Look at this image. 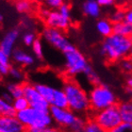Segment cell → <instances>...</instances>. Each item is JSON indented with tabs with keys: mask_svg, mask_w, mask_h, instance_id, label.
<instances>
[{
	"mask_svg": "<svg viewBox=\"0 0 132 132\" xmlns=\"http://www.w3.org/2000/svg\"><path fill=\"white\" fill-rule=\"evenodd\" d=\"M132 48V39L113 33L105 38L100 47V54L107 61L114 62L128 58Z\"/></svg>",
	"mask_w": 132,
	"mask_h": 132,
	"instance_id": "6da1fadb",
	"label": "cell"
},
{
	"mask_svg": "<svg viewBox=\"0 0 132 132\" xmlns=\"http://www.w3.org/2000/svg\"><path fill=\"white\" fill-rule=\"evenodd\" d=\"M62 90L67 97L68 109L76 114L85 113L91 108L89 94L75 80L66 81Z\"/></svg>",
	"mask_w": 132,
	"mask_h": 132,
	"instance_id": "7a4b0ae2",
	"label": "cell"
},
{
	"mask_svg": "<svg viewBox=\"0 0 132 132\" xmlns=\"http://www.w3.org/2000/svg\"><path fill=\"white\" fill-rule=\"evenodd\" d=\"M49 113L55 124L62 128H67L71 132L82 130L86 124L85 120L82 117L77 116V114L69 109H60L51 106Z\"/></svg>",
	"mask_w": 132,
	"mask_h": 132,
	"instance_id": "3957f363",
	"label": "cell"
},
{
	"mask_svg": "<svg viewBox=\"0 0 132 132\" xmlns=\"http://www.w3.org/2000/svg\"><path fill=\"white\" fill-rule=\"evenodd\" d=\"M89 99L92 110L96 112L115 106L117 103V97L114 92L108 85L102 83L91 89L89 92Z\"/></svg>",
	"mask_w": 132,
	"mask_h": 132,
	"instance_id": "277c9868",
	"label": "cell"
},
{
	"mask_svg": "<svg viewBox=\"0 0 132 132\" xmlns=\"http://www.w3.org/2000/svg\"><path fill=\"white\" fill-rule=\"evenodd\" d=\"M16 118L26 128H44L52 127L53 120L49 111H44L28 108L27 110L16 112Z\"/></svg>",
	"mask_w": 132,
	"mask_h": 132,
	"instance_id": "5b68a950",
	"label": "cell"
},
{
	"mask_svg": "<svg viewBox=\"0 0 132 132\" xmlns=\"http://www.w3.org/2000/svg\"><path fill=\"white\" fill-rule=\"evenodd\" d=\"M62 54L64 57V69L68 77H73L80 74L85 75L92 67L83 53L74 45Z\"/></svg>",
	"mask_w": 132,
	"mask_h": 132,
	"instance_id": "8992f818",
	"label": "cell"
},
{
	"mask_svg": "<svg viewBox=\"0 0 132 132\" xmlns=\"http://www.w3.org/2000/svg\"><path fill=\"white\" fill-rule=\"evenodd\" d=\"M94 121L105 132H110L122 124V117L117 105L95 113Z\"/></svg>",
	"mask_w": 132,
	"mask_h": 132,
	"instance_id": "52a82bcc",
	"label": "cell"
},
{
	"mask_svg": "<svg viewBox=\"0 0 132 132\" xmlns=\"http://www.w3.org/2000/svg\"><path fill=\"white\" fill-rule=\"evenodd\" d=\"M47 28L58 30H66L71 25V8L67 3L57 11H50L47 17L44 19Z\"/></svg>",
	"mask_w": 132,
	"mask_h": 132,
	"instance_id": "ba28073f",
	"label": "cell"
},
{
	"mask_svg": "<svg viewBox=\"0 0 132 132\" xmlns=\"http://www.w3.org/2000/svg\"><path fill=\"white\" fill-rule=\"evenodd\" d=\"M43 39L52 47L64 53L71 48L73 44L69 42L66 36L61 30L51 28H45L43 31Z\"/></svg>",
	"mask_w": 132,
	"mask_h": 132,
	"instance_id": "9c48e42d",
	"label": "cell"
},
{
	"mask_svg": "<svg viewBox=\"0 0 132 132\" xmlns=\"http://www.w3.org/2000/svg\"><path fill=\"white\" fill-rule=\"evenodd\" d=\"M24 96L28 100L29 108L44 111H49L50 104L42 97L39 92L36 90L34 84H24Z\"/></svg>",
	"mask_w": 132,
	"mask_h": 132,
	"instance_id": "30bf717a",
	"label": "cell"
},
{
	"mask_svg": "<svg viewBox=\"0 0 132 132\" xmlns=\"http://www.w3.org/2000/svg\"><path fill=\"white\" fill-rule=\"evenodd\" d=\"M26 128L16 116H0V132H26Z\"/></svg>",
	"mask_w": 132,
	"mask_h": 132,
	"instance_id": "8fae6325",
	"label": "cell"
},
{
	"mask_svg": "<svg viewBox=\"0 0 132 132\" xmlns=\"http://www.w3.org/2000/svg\"><path fill=\"white\" fill-rule=\"evenodd\" d=\"M19 38V31L17 29H11L6 33L0 41V49L9 56H11L14 51V46Z\"/></svg>",
	"mask_w": 132,
	"mask_h": 132,
	"instance_id": "7c38bea8",
	"label": "cell"
},
{
	"mask_svg": "<svg viewBox=\"0 0 132 132\" xmlns=\"http://www.w3.org/2000/svg\"><path fill=\"white\" fill-rule=\"evenodd\" d=\"M13 61L16 62L17 64L23 66H31L35 62V59L32 55H30L29 53L26 52L22 49H14V51L11 54Z\"/></svg>",
	"mask_w": 132,
	"mask_h": 132,
	"instance_id": "4fadbf2b",
	"label": "cell"
},
{
	"mask_svg": "<svg viewBox=\"0 0 132 132\" xmlns=\"http://www.w3.org/2000/svg\"><path fill=\"white\" fill-rule=\"evenodd\" d=\"M82 11L87 16L97 18L101 14V7L95 0H87L83 3Z\"/></svg>",
	"mask_w": 132,
	"mask_h": 132,
	"instance_id": "5bb4252c",
	"label": "cell"
},
{
	"mask_svg": "<svg viewBox=\"0 0 132 132\" xmlns=\"http://www.w3.org/2000/svg\"><path fill=\"white\" fill-rule=\"evenodd\" d=\"M50 106L60 109H68V101L65 93L62 89H55V93L53 95L52 101Z\"/></svg>",
	"mask_w": 132,
	"mask_h": 132,
	"instance_id": "9a60e30c",
	"label": "cell"
},
{
	"mask_svg": "<svg viewBox=\"0 0 132 132\" xmlns=\"http://www.w3.org/2000/svg\"><path fill=\"white\" fill-rule=\"evenodd\" d=\"M96 30L101 36L108 38L113 34V24L110 19H100L96 23Z\"/></svg>",
	"mask_w": 132,
	"mask_h": 132,
	"instance_id": "2e32d148",
	"label": "cell"
},
{
	"mask_svg": "<svg viewBox=\"0 0 132 132\" xmlns=\"http://www.w3.org/2000/svg\"><path fill=\"white\" fill-rule=\"evenodd\" d=\"M118 108L123 123L132 125V101L122 102Z\"/></svg>",
	"mask_w": 132,
	"mask_h": 132,
	"instance_id": "e0dca14e",
	"label": "cell"
},
{
	"mask_svg": "<svg viewBox=\"0 0 132 132\" xmlns=\"http://www.w3.org/2000/svg\"><path fill=\"white\" fill-rule=\"evenodd\" d=\"M113 33L132 39V25L126 21L118 24H113Z\"/></svg>",
	"mask_w": 132,
	"mask_h": 132,
	"instance_id": "ac0fdd59",
	"label": "cell"
},
{
	"mask_svg": "<svg viewBox=\"0 0 132 132\" xmlns=\"http://www.w3.org/2000/svg\"><path fill=\"white\" fill-rule=\"evenodd\" d=\"M34 86H35L36 90L39 92V94L42 95V97L45 99L50 104L52 101L54 93H55V89L47 84H44V83H35Z\"/></svg>",
	"mask_w": 132,
	"mask_h": 132,
	"instance_id": "d6986e66",
	"label": "cell"
},
{
	"mask_svg": "<svg viewBox=\"0 0 132 132\" xmlns=\"http://www.w3.org/2000/svg\"><path fill=\"white\" fill-rule=\"evenodd\" d=\"M11 59L4 51L0 49V76H7L11 70Z\"/></svg>",
	"mask_w": 132,
	"mask_h": 132,
	"instance_id": "ffe728a7",
	"label": "cell"
},
{
	"mask_svg": "<svg viewBox=\"0 0 132 132\" xmlns=\"http://www.w3.org/2000/svg\"><path fill=\"white\" fill-rule=\"evenodd\" d=\"M7 92L11 94L13 99L20 98L24 96V85L21 83H10L7 86Z\"/></svg>",
	"mask_w": 132,
	"mask_h": 132,
	"instance_id": "44dd1931",
	"label": "cell"
},
{
	"mask_svg": "<svg viewBox=\"0 0 132 132\" xmlns=\"http://www.w3.org/2000/svg\"><path fill=\"white\" fill-rule=\"evenodd\" d=\"M0 112L1 115L5 116H15L16 114L12 104L5 101L1 96H0Z\"/></svg>",
	"mask_w": 132,
	"mask_h": 132,
	"instance_id": "7402d4cb",
	"label": "cell"
},
{
	"mask_svg": "<svg viewBox=\"0 0 132 132\" xmlns=\"http://www.w3.org/2000/svg\"><path fill=\"white\" fill-rule=\"evenodd\" d=\"M125 17H126V11L123 9H116L112 13L110 14V21L112 24H118L123 21H125Z\"/></svg>",
	"mask_w": 132,
	"mask_h": 132,
	"instance_id": "603a6c76",
	"label": "cell"
},
{
	"mask_svg": "<svg viewBox=\"0 0 132 132\" xmlns=\"http://www.w3.org/2000/svg\"><path fill=\"white\" fill-rule=\"evenodd\" d=\"M12 106H13L14 110L16 112H19V111H22V110H27L28 108H29V105H28V100L26 99L25 96H22L20 98L14 99L13 102H12Z\"/></svg>",
	"mask_w": 132,
	"mask_h": 132,
	"instance_id": "cb8c5ba5",
	"label": "cell"
},
{
	"mask_svg": "<svg viewBox=\"0 0 132 132\" xmlns=\"http://www.w3.org/2000/svg\"><path fill=\"white\" fill-rule=\"evenodd\" d=\"M31 8H32L31 2L27 0H21L15 3V9L20 13H28V11H31Z\"/></svg>",
	"mask_w": 132,
	"mask_h": 132,
	"instance_id": "d4e9b609",
	"label": "cell"
},
{
	"mask_svg": "<svg viewBox=\"0 0 132 132\" xmlns=\"http://www.w3.org/2000/svg\"><path fill=\"white\" fill-rule=\"evenodd\" d=\"M85 76L87 77V79L89 80V82L93 84L94 86H96L99 85V84H101V80H100V77L98 76L96 72L94 71L93 67L89 69L88 71L85 73Z\"/></svg>",
	"mask_w": 132,
	"mask_h": 132,
	"instance_id": "484cf974",
	"label": "cell"
},
{
	"mask_svg": "<svg viewBox=\"0 0 132 132\" xmlns=\"http://www.w3.org/2000/svg\"><path fill=\"white\" fill-rule=\"evenodd\" d=\"M32 51L34 56H36L37 59L44 58V46H43V43L40 39H37L34 42V44H32Z\"/></svg>",
	"mask_w": 132,
	"mask_h": 132,
	"instance_id": "4316f807",
	"label": "cell"
},
{
	"mask_svg": "<svg viewBox=\"0 0 132 132\" xmlns=\"http://www.w3.org/2000/svg\"><path fill=\"white\" fill-rule=\"evenodd\" d=\"M82 131L83 132H105L94 120L86 122Z\"/></svg>",
	"mask_w": 132,
	"mask_h": 132,
	"instance_id": "83f0119b",
	"label": "cell"
},
{
	"mask_svg": "<svg viewBox=\"0 0 132 132\" xmlns=\"http://www.w3.org/2000/svg\"><path fill=\"white\" fill-rule=\"evenodd\" d=\"M10 76H11L14 80L16 81H21L23 80L25 75H24V72L22 71V69L17 67V66H11V70H10Z\"/></svg>",
	"mask_w": 132,
	"mask_h": 132,
	"instance_id": "f1b7e54d",
	"label": "cell"
},
{
	"mask_svg": "<svg viewBox=\"0 0 132 132\" xmlns=\"http://www.w3.org/2000/svg\"><path fill=\"white\" fill-rule=\"evenodd\" d=\"M44 5L46 6L47 9H49V10L57 11L63 5V1L62 0H46L44 2Z\"/></svg>",
	"mask_w": 132,
	"mask_h": 132,
	"instance_id": "f546056e",
	"label": "cell"
},
{
	"mask_svg": "<svg viewBox=\"0 0 132 132\" xmlns=\"http://www.w3.org/2000/svg\"><path fill=\"white\" fill-rule=\"evenodd\" d=\"M120 67L126 73H132V59L126 58L120 61Z\"/></svg>",
	"mask_w": 132,
	"mask_h": 132,
	"instance_id": "4dcf8cb0",
	"label": "cell"
},
{
	"mask_svg": "<svg viewBox=\"0 0 132 132\" xmlns=\"http://www.w3.org/2000/svg\"><path fill=\"white\" fill-rule=\"evenodd\" d=\"M37 40L36 35L33 32H28L23 36V43L27 45V46H32L34 42Z\"/></svg>",
	"mask_w": 132,
	"mask_h": 132,
	"instance_id": "1f68e13d",
	"label": "cell"
},
{
	"mask_svg": "<svg viewBox=\"0 0 132 132\" xmlns=\"http://www.w3.org/2000/svg\"><path fill=\"white\" fill-rule=\"evenodd\" d=\"M132 131V126L130 124H127V123H122L116 127L115 128H113L111 131L110 132H131Z\"/></svg>",
	"mask_w": 132,
	"mask_h": 132,
	"instance_id": "d6a6232c",
	"label": "cell"
},
{
	"mask_svg": "<svg viewBox=\"0 0 132 132\" xmlns=\"http://www.w3.org/2000/svg\"><path fill=\"white\" fill-rule=\"evenodd\" d=\"M26 132H61L58 128L53 127H44V128H28Z\"/></svg>",
	"mask_w": 132,
	"mask_h": 132,
	"instance_id": "836d02e7",
	"label": "cell"
},
{
	"mask_svg": "<svg viewBox=\"0 0 132 132\" xmlns=\"http://www.w3.org/2000/svg\"><path fill=\"white\" fill-rule=\"evenodd\" d=\"M100 7H111L114 4L113 0H97Z\"/></svg>",
	"mask_w": 132,
	"mask_h": 132,
	"instance_id": "e575fe53",
	"label": "cell"
},
{
	"mask_svg": "<svg viewBox=\"0 0 132 132\" xmlns=\"http://www.w3.org/2000/svg\"><path fill=\"white\" fill-rule=\"evenodd\" d=\"M125 21L129 23L132 25V8L127 9L126 11V17H125Z\"/></svg>",
	"mask_w": 132,
	"mask_h": 132,
	"instance_id": "d590c367",
	"label": "cell"
},
{
	"mask_svg": "<svg viewBox=\"0 0 132 132\" xmlns=\"http://www.w3.org/2000/svg\"><path fill=\"white\" fill-rule=\"evenodd\" d=\"M2 97L5 101H7V102H9V103H11V104H12V102H13V100L14 99L12 98V96H11V94H9L8 92H6V93H3V94H2Z\"/></svg>",
	"mask_w": 132,
	"mask_h": 132,
	"instance_id": "8d00e7d4",
	"label": "cell"
},
{
	"mask_svg": "<svg viewBox=\"0 0 132 132\" xmlns=\"http://www.w3.org/2000/svg\"><path fill=\"white\" fill-rule=\"evenodd\" d=\"M49 12H50V10L47 8H42L40 10V15H41V17L43 19H45Z\"/></svg>",
	"mask_w": 132,
	"mask_h": 132,
	"instance_id": "74e56055",
	"label": "cell"
},
{
	"mask_svg": "<svg viewBox=\"0 0 132 132\" xmlns=\"http://www.w3.org/2000/svg\"><path fill=\"white\" fill-rule=\"evenodd\" d=\"M127 87L132 89V76L131 77H129L127 79Z\"/></svg>",
	"mask_w": 132,
	"mask_h": 132,
	"instance_id": "f35d334b",
	"label": "cell"
},
{
	"mask_svg": "<svg viewBox=\"0 0 132 132\" xmlns=\"http://www.w3.org/2000/svg\"><path fill=\"white\" fill-rule=\"evenodd\" d=\"M3 20H4V15L2 13H0V22H3Z\"/></svg>",
	"mask_w": 132,
	"mask_h": 132,
	"instance_id": "ab89813d",
	"label": "cell"
},
{
	"mask_svg": "<svg viewBox=\"0 0 132 132\" xmlns=\"http://www.w3.org/2000/svg\"><path fill=\"white\" fill-rule=\"evenodd\" d=\"M129 58H130V59H132V48H131V50H130V54H129Z\"/></svg>",
	"mask_w": 132,
	"mask_h": 132,
	"instance_id": "60d3db41",
	"label": "cell"
},
{
	"mask_svg": "<svg viewBox=\"0 0 132 132\" xmlns=\"http://www.w3.org/2000/svg\"><path fill=\"white\" fill-rule=\"evenodd\" d=\"M0 80H1V76H0Z\"/></svg>",
	"mask_w": 132,
	"mask_h": 132,
	"instance_id": "b9f144b4",
	"label": "cell"
},
{
	"mask_svg": "<svg viewBox=\"0 0 132 132\" xmlns=\"http://www.w3.org/2000/svg\"><path fill=\"white\" fill-rule=\"evenodd\" d=\"M0 116H1V112H0Z\"/></svg>",
	"mask_w": 132,
	"mask_h": 132,
	"instance_id": "7bdbcfd3",
	"label": "cell"
},
{
	"mask_svg": "<svg viewBox=\"0 0 132 132\" xmlns=\"http://www.w3.org/2000/svg\"><path fill=\"white\" fill-rule=\"evenodd\" d=\"M131 126H132V125H131Z\"/></svg>",
	"mask_w": 132,
	"mask_h": 132,
	"instance_id": "ee69618b",
	"label": "cell"
},
{
	"mask_svg": "<svg viewBox=\"0 0 132 132\" xmlns=\"http://www.w3.org/2000/svg\"><path fill=\"white\" fill-rule=\"evenodd\" d=\"M131 132H132V131H131Z\"/></svg>",
	"mask_w": 132,
	"mask_h": 132,
	"instance_id": "f6af8a7d",
	"label": "cell"
}]
</instances>
